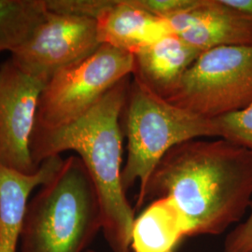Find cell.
<instances>
[{
    "instance_id": "6da1fadb",
    "label": "cell",
    "mask_w": 252,
    "mask_h": 252,
    "mask_svg": "<svg viewBox=\"0 0 252 252\" xmlns=\"http://www.w3.org/2000/svg\"><path fill=\"white\" fill-rule=\"evenodd\" d=\"M160 198L180 207L189 237L224 233L251 207L252 152L219 137L173 147L155 167L135 209Z\"/></svg>"
},
{
    "instance_id": "7a4b0ae2",
    "label": "cell",
    "mask_w": 252,
    "mask_h": 252,
    "mask_svg": "<svg viewBox=\"0 0 252 252\" xmlns=\"http://www.w3.org/2000/svg\"><path fill=\"white\" fill-rule=\"evenodd\" d=\"M130 77L120 81L82 116L54 129L35 128L30 152L38 167L46 159L73 151L84 163L99 198L102 232L112 252H132L135 209L122 182L123 130L121 116Z\"/></svg>"
},
{
    "instance_id": "3957f363",
    "label": "cell",
    "mask_w": 252,
    "mask_h": 252,
    "mask_svg": "<svg viewBox=\"0 0 252 252\" xmlns=\"http://www.w3.org/2000/svg\"><path fill=\"white\" fill-rule=\"evenodd\" d=\"M99 231L96 189L81 158L70 155L28 202L20 252H85Z\"/></svg>"
},
{
    "instance_id": "277c9868",
    "label": "cell",
    "mask_w": 252,
    "mask_h": 252,
    "mask_svg": "<svg viewBox=\"0 0 252 252\" xmlns=\"http://www.w3.org/2000/svg\"><path fill=\"white\" fill-rule=\"evenodd\" d=\"M124 114L127 159L122 182L126 191L139 182L135 208L155 167L173 147L192 139L217 137L212 120L172 104L135 78L130 83Z\"/></svg>"
},
{
    "instance_id": "5b68a950",
    "label": "cell",
    "mask_w": 252,
    "mask_h": 252,
    "mask_svg": "<svg viewBox=\"0 0 252 252\" xmlns=\"http://www.w3.org/2000/svg\"><path fill=\"white\" fill-rule=\"evenodd\" d=\"M166 100L208 120L247 108L252 104V46L201 53Z\"/></svg>"
},
{
    "instance_id": "8992f818",
    "label": "cell",
    "mask_w": 252,
    "mask_h": 252,
    "mask_svg": "<svg viewBox=\"0 0 252 252\" xmlns=\"http://www.w3.org/2000/svg\"><path fill=\"white\" fill-rule=\"evenodd\" d=\"M133 71V54L102 44L90 56L60 70L46 83L38 101L35 128L54 129L72 123Z\"/></svg>"
},
{
    "instance_id": "52a82bcc",
    "label": "cell",
    "mask_w": 252,
    "mask_h": 252,
    "mask_svg": "<svg viewBox=\"0 0 252 252\" xmlns=\"http://www.w3.org/2000/svg\"><path fill=\"white\" fill-rule=\"evenodd\" d=\"M101 45L94 19L47 9L27 39L10 52V60L47 83L56 73L90 56Z\"/></svg>"
},
{
    "instance_id": "ba28073f",
    "label": "cell",
    "mask_w": 252,
    "mask_h": 252,
    "mask_svg": "<svg viewBox=\"0 0 252 252\" xmlns=\"http://www.w3.org/2000/svg\"><path fill=\"white\" fill-rule=\"evenodd\" d=\"M45 85L10 59L0 66V163L27 175L39 168L33 162L30 143Z\"/></svg>"
},
{
    "instance_id": "9c48e42d",
    "label": "cell",
    "mask_w": 252,
    "mask_h": 252,
    "mask_svg": "<svg viewBox=\"0 0 252 252\" xmlns=\"http://www.w3.org/2000/svg\"><path fill=\"white\" fill-rule=\"evenodd\" d=\"M172 32L201 53L219 47L252 46V16L223 0H197L166 17Z\"/></svg>"
},
{
    "instance_id": "30bf717a",
    "label": "cell",
    "mask_w": 252,
    "mask_h": 252,
    "mask_svg": "<svg viewBox=\"0 0 252 252\" xmlns=\"http://www.w3.org/2000/svg\"><path fill=\"white\" fill-rule=\"evenodd\" d=\"M95 21L101 44L133 55L173 33L166 19L142 9L138 0H108Z\"/></svg>"
},
{
    "instance_id": "8fae6325",
    "label": "cell",
    "mask_w": 252,
    "mask_h": 252,
    "mask_svg": "<svg viewBox=\"0 0 252 252\" xmlns=\"http://www.w3.org/2000/svg\"><path fill=\"white\" fill-rule=\"evenodd\" d=\"M201 52L172 33L134 55L133 77L167 99Z\"/></svg>"
},
{
    "instance_id": "7c38bea8",
    "label": "cell",
    "mask_w": 252,
    "mask_h": 252,
    "mask_svg": "<svg viewBox=\"0 0 252 252\" xmlns=\"http://www.w3.org/2000/svg\"><path fill=\"white\" fill-rule=\"evenodd\" d=\"M63 162L60 155L50 157L33 175L23 174L0 163V252H18L29 195L36 187L52 180Z\"/></svg>"
},
{
    "instance_id": "4fadbf2b",
    "label": "cell",
    "mask_w": 252,
    "mask_h": 252,
    "mask_svg": "<svg viewBox=\"0 0 252 252\" xmlns=\"http://www.w3.org/2000/svg\"><path fill=\"white\" fill-rule=\"evenodd\" d=\"M189 237V222L170 198L152 201L135 217L132 252H172Z\"/></svg>"
},
{
    "instance_id": "5bb4252c",
    "label": "cell",
    "mask_w": 252,
    "mask_h": 252,
    "mask_svg": "<svg viewBox=\"0 0 252 252\" xmlns=\"http://www.w3.org/2000/svg\"><path fill=\"white\" fill-rule=\"evenodd\" d=\"M46 12L45 0H0V53L22 44Z\"/></svg>"
},
{
    "instance_id": "9a60e30c",
    "label": "cell",
    "mask_w": 252,
    "mask_h": 252,
    "mask_svg": "<svg viewBox=\"0 0 252 252\" xmlns=\"http://www.w3.org/2000/svg\"><path fill=\"white\" fill-rule=\"evenodd\" d=\"M217 137L243 147L252 153V104L241 110L212 120Z\"/></svg>"
},
{
    "instance_id": "2e32d148",
    "label": "cell",
    "mask_w": 252,
    "mask_h": 252,
    "mask_svg": "<svg viewBox=\"0 0 252 252\" xmlns=\"http://www.w3.org/2000/svg\"><path fill=\"white\" fill-rule=\"evenodd\" d=\"M248 219L227 234L222 252H252V201Z\"/></svg>"
},
{
    "instance_id": "e0dca14e",
    "label": "cell",
    "mask_w": 252,
    "mask_h": 252,
    "mask_svg": "<svg viewBox=\"0 0 252 252\" xmlns=\"http://www.w3.org/2000/svg\"><path fill=\"white\" fill-rule=\"evenodd\" d=\"M227 5L252 16V0H223Z\"/></svg>"
},
{
    "instance_id": "ac0fdd59",
    "label": "cell",
    "mask_w": 252,
    "mask_h": 252,
    "mask_svg": "<svg viewBox=\"0 0 252 252\" xmlns=\"http://www.w3.org/2000/svg\"><path fill=\"white\" fill-rule=\"evenodd\" d=\"M94 252V251H93V250H87V251H86V252Z\"/></svg>"
},
{
    "instance_id": "d6986e66",
    "label": "cell",
    "mask_w": 252,
    "mask_h": 252,
    "mask_svg": "<svg viewBox=\"0 0 252 252\" xmlns=\"http://www.w3.org/2000/svg\"></svg>"
}]
</instances>
